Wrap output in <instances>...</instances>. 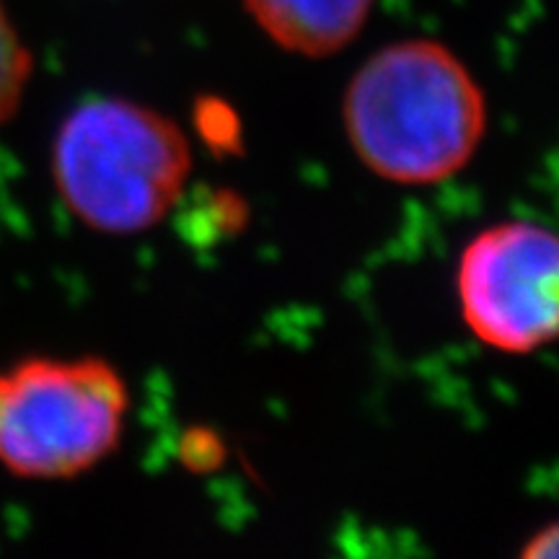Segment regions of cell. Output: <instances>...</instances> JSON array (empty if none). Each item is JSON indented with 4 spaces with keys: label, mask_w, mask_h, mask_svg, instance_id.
<instances>
[{
    "label": "cell",
    "mask_w": 559,
    "mask_h": 559,
    "mask_svg": "<svg viewBox=\"0 0 559 559\" xmlns=\"http://www.w3.org/2000/svg\"><path fill=\"white\" fill-rule=\"evenodd\" d=\"M128 383L102 358H26L0 370V464L24 479H70L115 453Z\"/></svg>",
    "instance_id": "obj_3"
},
{
    "label": "cell",
    "mask_w": 559,
    "mask_h": 559,
    "mask_svg": "<svg viewBox=\"0 0 559 559\" xmlns=\"http://www.w3.org/2000/svg\"><path fill=\"white\" fill-rule=\"evenodd\" d=\"M557 549H559L557 523H547L539 534L531 536L519 559H559Z\"/></svg>",
    "instance_id": "obj_7"
},
{
    "label": "cell",
    "mask_w": 559,
    "mask_h": 559,
    "mask_svg": "<svg viewBox=\"0 0 559 559\" xmlns=\"http://www.w3.org/2000/svg\"><path fill=\"white\" fill-rule=\"evenodd\" d=\"M52 181L83 226L107 236L156 228L192 171L190 140L174 120L130 99H88L60 122Z\"/></svg>",
    "instance_id": "obj_2"
},
{
    "label": "cell",
    "mask_w": 559,
    "mask_h": 559,
    "mask_svg": "<svg viewBox=\"0 0 559 559\" xmlns=\"http://www.w3.org/2000/svg\"><path fill=\"white\" fill-rule=\"evenodd\" d=\"M272 41L306 58L340 52L366 26L373 0H243Z\"/></svg>",
    "instance_id": "obj_5"
},
{
    "label": "cell",
    "mask_w": 559,
    "mask_h": 559,
    "mask_svg": "<svg viewBox=\"0 0 559 559\" xmlns=\"http://www.w3.org/2000/svg\"><path fill=\"white\" fill-rule=\"evenodd\" d=\"M557 290L559 241L542 223H495L459 257L461 319L498 353L531 355L555 340Z\"/></svg>",
    "instance_id": "obj_4"
},
{
    "label": "cell",
    "mask_w": 559,
    "mask_h": 559,
    "mask_svg": "<svg viewBox=\"0 0 559 559\" xmlns=\"http://www.w3.org/2000/svg\"><path fill=\"white\" fill-rule=\"evenodd\" d=\"M342 122L368 171L391 185L428 187L479 151L487 102L449 47L407 39L362 62L342 99Z\"/></svg>",
    "instance_id": "obj_1"
},
{
    "label": "cell",
    "mask_w": 559,
    "mask_h": 559,
    "mask_svg": "<svg viewBox=\"0 0 559 559\" xmlns=\"http://www.w3.org/2000/svg\"><path fill=\"white\" fill-rule=\"evenodd\" d=\"M32 55L13 29L3 0H0V124L16 115L32 79Z\"/></svg>",
    "instance_id": "obj_6"
}]
</instances>
